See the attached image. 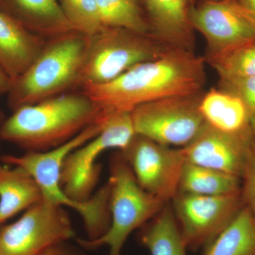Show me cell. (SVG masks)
Instances as JSON below:
<instances>
[{
    "instance_id": "6da1fadb",
    "label": "cell",
    "mask_w": 255,
    "mask_h": 255,
    "mask_svg": "<svg viewBox=\"0 0 255 255\" xmlns=\"http://www.w3.org/2000/svg\"><path fill=\"white\" fill-rule=\"evenodd\" d=\"M205 57L193 50L170 48L112 81L80 89L106 114L131 112L154 101L199 93L205 85Z\"/></svg>"
},
{
    "instance_id": "7a4b0ae2",
    "label": "cell",
    "mask_w": 255,
    "mask_h": 255,
    "mask_svg": "<svg viewBox=\"0 0 255 255\" xmlns=\"http://www.w3.org/2000/svg\"><path fill=\"white\" fill-rule=\"evenodd\" d=\"M103 115L81 90L65 92L14 111L0 126V138L27 152H44L68 142Z\"/></svg>"
},
{
    "instance_id": "3957f363",
    "label": "cell",
    "mask_w": 255,
    "mask_h": 255,
    "mask_svg": "<svg viewBox=\"0 0 255 255\" xmlns=\"http://www.w3.org/2000/svg\"><path fill=\"white\" fill-rule=\"evenodd\" d=\"M102 126V122H97L68 142L50 150L0 157L2 163L22 167L31 174L41 188L43 201L76 211L83 220L86 239L90 241L103 236L110 227V185L106 183L85 202H75L64 194L60 185V174L64 161L69 154L98 135Z\"/></svg>"
},
{
    "instance_id": "277c9868",
    "label": "cell",
    "mask_w": 255,
    "mask_h": 255,
    "mask_svg": "<svg viewBox=\"0 0 255 255\" xmlns=\"http://www.w3.org/2000/svg\"><path fill=\"white\" fill-rule=\"evenodd\" d=\"M89 38L72 31L46 41L29 68L8 92L13 111L78 88Z\"/></svg>"
},
{
    "instance_id": "5b68a950",
    "label": "cell",
    "mask_w": 255,
    "mask_h": 255,
    "mask_svg": "<svg viewBox=\"0 0 255 255\" xmlns=\"http://www.w3.org/2000/svg\"><path fill=\"white\" fill-rule=\"evenodd\" d=\"M110 170V228L102 237L92 241L78 238L76 243L85 251L107 247L108 255H123L130 234L153 219L168 202L139 185L122 151L111 157Z\"/></svg>"
},
{
    "instance_id": "8992f818",
    "label": "cell",
    "mask_w": 255,
    "mask_h": 255,
    "mask_svg": "<svg viewBox=\"0 0 255 255\" xmlns=\"http://www.w3.org/2000/svg\"><path fill=\"white\" fill-rule=\"evenodd\" d=\"M168 48L152 34L102 27L89 38L79 87L112 81L137 64L157 58Z\"/></svg>"
},
{
    "instance_id": "52a82bcc",
    "label": "cell",
    "mask_w": 255,
    "mask_h": 255,
    "mask_svg": "<svg viewBox=\"0 0 255 255\" xmlns=\"http://www.w3.org/2000/svg\"><path fill=\"white\" fill-rule=\"evenodd\" d=\"M135 134L131 112L105 115L100 133L73 150L64 161L60 174L64 194L75 202L90 199L102 172L97 159L109 149L123 150Z\"/></svg>"
},
{
    "instance_id": "ba28073f",
    "label": "cell",
    "mask_w": 255,
    "mask_h": 255,
    "mask_svg": "<svg viewBox=\"0 0 255 255\" xmlns=\"http://www.w3.org/2000/svg\"><path fill=\"white\" fill-rule=\"evenodd\" d=\"M202 92L139 106L131 112L135 133L161 145H188L205 124L199 109Z\"/></svg>"
},
{
    "instance_id": "9c48e42d",
    "label": "cell",
    "mask_w": 255,
    "mask_h": 255,
    "mask_svg": "<svg viewBox=\"0 0 255 255\" xmlns=\"http://www.w3.org/2000/svg\"><path fill=\"white\" fill-rule=\"evenodd\" d=\"M75 238L65 208L43 200L26 210L17 221L0 228V255H41Z\"/></svg>"
},
{
    "instance_id": "30bf717a",
    "label": "cell",
    "mask_w": 255,
    "mask_h": 255,
    "mask_svg": "<svg viewBox=\"0 0 255 255\" xmlns=\"http://www.w3.org/2000/svg\"><path fill=\"white\" fill-rule=\"evenodd\" d=\"M188 250L204 249L244 206L241 193L204 196L179 192L170 201Z\"/></svg>"
},
{
    "instance_id": "8fae6325",
    "label": "cell",
    "mask_w": 255,
    "mask_h": 255,
    "mask_svg": "<svg viewBox=\"0 0 255 255\" xmlns=\"http://www.w3.org/2000/svg\"><path fill=\"white\" fill-rule=\"evenodd\" d=\"M121 151L144 190L165 202H170L177 196L186 163L182 147L161 145L135 133Z\"/></svg>"
},
{
    "instance_id": "7c38bea8",
    "label": "cell",
    "mask_w": 255,
    "mask_h": 255,
    "mask_svg": "<svg viewBox=\"0 0 255 255\" xmlns=\"http://www.w3.org/2000/svg\"><path fill=\"white\" fill-rule=\"evenodd\" d=\"M191 22L206 38L207 55L255 40V18L238 0H204L193 6Z\"/></svg>"
},
{
    "instance_id": "4fadbf2b",
    "label": "cell",
    "mask_w": 255,
    "mask_h": 255,
    "mask_svg": "<svg viewBox=\"0 0 255 255\" xmlns=\"http://www.w3.org/2000/svg\"><path fill=\"white\" fill-rule=\"evenodd\" d=\"M255 140L251 128L238 133H228L205 122L197 135L182 148L186 162L241 179Z\"/></svg>"
},
{
    "instance_id": "5bb4252c",
    "label": "cell",
    "mask_w": 255,
    "mask_h": 255,
    "mask_svg": "<svg viewBox=\"0 0 255 255\" xmlns=\"http://www.w3.org/2000/svg\"><path fill=\"white\" fill-rule=\"evenodd\" d=\"M142 1L152 36L169 48L192 50L194 29L191 22V0Z\"/></svg>"
},
{
    "instance_id": "9a60e30c",
    "label": "cell",
    "mask_w": 255,
    "mask_h": 255,
    "mask_svg": "<svg viewBox=\"0 0 255 255\" xmlns=\"http://www.w3.org/2000/svg\"><path fill=\"white\" fill-rule=\"evenodd\" d=\"M46 41L0 9V66L11 84L29 68Z\"/></svg>"
},
{
    "instance_id": "2e32d148",
    "label": "cell",
    "mask_w": 255,
    "mask_h": 255,
    "mask_svg": "<svg viewBox=\"0 0 255 255\" xmlns=\"http://www.w3.org/2000/svg\"><path fill=\"white\" fill-rule=\"evenodd\" d=\"M0 9L46 41L74 31L58 0H0Z\"/></svg>"
},
{
    "instance_id": "e0dca14e",
    "label": "cell",
    "mask_w": 255,
    "mask_h": 255,
    "mask_svg": "<svg viewBox=\"0 0 255 255\" xmlns=\"http://www.w3.org/2000/svg\"><path fill=\"white\" fill-rule=\"evenodd\" d=\"M41 201V188L26 169L0 163V226Z\"/></svg>"
},
{
    "instance_id": "ac0fdd59",
    "label": "cell",
    "mask_w": 255,
    "mask_h": 255,
    "mask_svg": "<svg viewBox=\"0 0 255 255\" xmlns=\"http://www.w3.org/2000/svg\"><path fill=\"white\" fill-rule=\"evenodd\" d=\"M199 109L206 124L220 131L238 133L251 128L246 106L238 97L222 89L203 94Z\"/></svg>"
},
{
    "instance_id": "d6986e66",
    "label": "cell",
    "mask_w": 255,
    "mask_h": 255,
    "mask_svg": "<svg viewBox=\"0 0 255 255\" xmlns=\"http://www.w3.org/2000/svg\"><path fill=\"white\" fill-rule=\"evenodd\" d=\"M138 241L150 255H188L170 202L140 228Z\"/></svg>"
},
{
    "instance_id": "ffe728a7",
    "label": "cell",
    "mask_w": 255,
    "mask_h": 255,
    "mask_svg": "<svg viewBox=\"0 0 255 255\" xmlns=\"http://www.w3.org/2000/svg\"><path fill=\"white\" fill-rule=\"evenodd\" d=\"M203 255H255V218L243 206L234 219L204 248Z\"/></svg>"
},
{
    "instance_id": "44dd1931",
    "label": "cell",
    "mask_w": 255,
    "mask_h": 255,
    "mask_svg": "<svg viewBox=\"0 0 255 255\" xmlns=\"http://www.w3.org/2000/svg\"><path fill=\"white\" fill-rule=\"evenodd\" d=\"M241 179L216 169L186 162L179 181V192L204 196L241 193Z\"/></svg>"
},
{
    "instance_id": "7402d4cb",
    "label": "cell",
    "mask_w": 255,
    "mask_h": 255,
    "mask_svg": "<svg viewBox=\"0 0 255 255\" xmlns=\"http://www.w3.org/2000/svg\"><path fill=\"white\" fill-rule=\"evenodd\" d=\"M103 27L121 28L151 34L148 20L135 0H97Z\"/></svg>"
},
{
    "instance_id": "603a6c76",
    "label": "cell",
    "mask_w": 255,
    "mask_h": 255,
    "mask_svg": "<svg viewBox=\"0 0 255 255\" xmlns=\"http://www.w3.org/2000/svg\"><path fill=\"white\" fill-rule=\"evenodd\" d=\"M220 78L255 76V40L205 57Z\"/></svg>"
},
{
    "instance_id": "cb8c5ba5",
    "label": "cell",
    "mask_w": 255,
    "mask_h": 255,
    "mask_svg": "<svg viewBox=\"0 0 255 255\" xmlns=\"http://www.w3.org/2000/svg\"><path fill=\"white\" fill-rule=\"evenodd\" d=\"M58 1L74 31L91 37L103 27L97 0H58Z\"/></svg>"
},
{
    "instance_id": "d4e9b609",
    "label": "cell",
    "mask_w": 255,
    "mask_h": 255,
    "mask_svg": "<svg viewBox=\"0 0 255 255\" xmlns=\"http://www.w3.org/2000/svg\"><path fill=\"white\" fill-rule=\"evenodd\" d=\"M220 88L236 95L246 106L250 119L255 115V76L220 78Z\"/></svg>"
},
{
    "instance_id": "484cf974",
    "label": "cell",
    "mask_w": 255,
    "mask_h": 255,
    "mask_svg": "<svg viewBox=\"0 0 255 255\" xmlns=\"http://www.w3.org/2000/svg\"><path fill=\"white\" fill-rule=\"evenodd\" d=\"M241 194L243 204L255 218V140L241 177Z\"/></svg>"
},
{
    "instance_id": "4316f807",
    "label": "cell",
    "mask_w": 255,
    "mask_h": 255,
    "mask_svg": "<svg viewBox=\"0 0 255 255\" xmlns=\"http://www.w3.org/2000/svg\"><path fill=\"white\" fill-rule=\"evenodd\" d=\"M41 255H87L85 250L78 244L74 246L69 242L60 243L45 252Z\"/></svg>"
},
{
    "instance_id": "83f0119b",
    "label": "cell",
    "mask_w": 255,
    "mask_h": 255,
    "mask_svg": "<svg viewBox=\"0 0 255 255\" xmlns=\"http://www.w3.org/2000/svg\"><path fill=\"white\" fill-rule=\"evenodd\" d=\"M11 86V81L8 75L0 66V95L8 93Z\"/></svg>"
},
{
    "instance_id": "f1b7e54d",
    "label": "cell",
    "mask_w": 255,
    "mask_h": 255,
    "mask_svg": "<svg viewBox=\"0 0 255 255\" xmlns=\"http://www.w3.org/2000/svg\"><path fill=\"white\" fill-rule=\"evenodd\" d=\"M240 4L255 18V0H238Z\"/></svg>"
},
{
    "instance_id": "f546056e",
    "label": "cell",
    "mask_w": 255,
    "mask_h": 255,
    "mask_svg": "<svg viewBox=\"0 0 255 255\" xmlns=\"http://www.w3.org/2000/svg\"><path fill=\"white\" fill-rule=\"evenodd\" d=\"M250 127L255 137V115L250 119Z\"/></svg>"
},
{
    "instance_id": "4dcf8cb0",
    "label": "cell",
    "mask_w": 255,
    "mask_h": 255,
    "mask_svg": "<svg viewBox=\"0 0 255 255\" xmlns=\"http://www.w3.org/2000/svg\"><path fill=\"white\" fill-rule=\"evenodd\" d=\"M1 119H2V115H1V112H0V124H1Z\"/></svg>"
},
{
    "instance_id": "1f68e13d",
    "label": "cell",
    "mask_w": 255,
    "mask_h": 255,
    "mask_svg": "<svg viewBox=\"0 0 255 255\" xmlns=\"http://www.w3.org/2000/svg\"><path fill=\"white\" fill-rule=\"evenodd\" d=\"M135 1H137V2H140V1H142V0H135Z\"/></svg>"
},
{
    "instance_id": "d6a6232c",
    "label": "cell",
    "mask_w": 255,
    "mask_h": 255,
    "mask_svg": "<svg viewBox=\"0 0 255 255\" xmlns=\"http://www.w3.org/2000/svg\"><path fill=\"white\" fill-rule=\"evenodd\" d=\"M0 228H1V226H0Z\"/></svg>"
}]
</instances>
